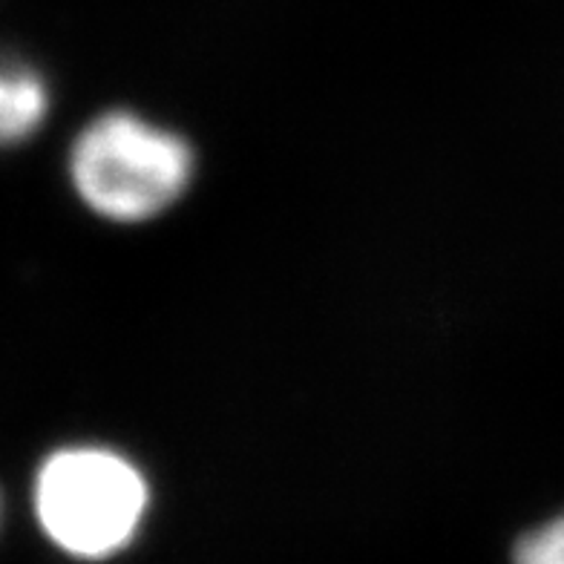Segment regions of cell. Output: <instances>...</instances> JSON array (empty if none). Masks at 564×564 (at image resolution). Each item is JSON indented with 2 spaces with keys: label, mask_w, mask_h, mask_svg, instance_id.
I'll return each instance as SVG.
<instances>
[{
  "label": "cell",
  "mask_w": 564,
  "mask_h": 564,
  "mask_svg": "<svg viewBox=\"0 0 564 564\" xmlns=\"http://www.w3.org/2000/svg\"><path fill=\"white\" fill-rule=\"evenodd\" d=\"M194 173L196 153L185 135L130 110L89 121L69 153L75 194L107 223L156 219L187 194Z\"/></svg>",
  "instance_id": "6da1fadb"
},
{
  "label": "cell",
  "mask_w": 564,
  "mask_h": 564,
  "mask_svg": "<svg viewBox=\"0 0 564 564\" xmlns=\"http://www.w3.org/2000/svg\"><path fill=\"white\" fill-rule=\"evenodd\" d=\"M32 507L55 547L82 562H105L139 535L150 484L139 464L112 446L69 444L41 460Z\"/></svg>",
  "instance_id": "7a4b0ae2"
},
{
  "label": "cell",
  "mask_w": 564,
  "mask_h": 564,
  "mask_svg": "<svg viewBox=\"0 0 564 564\" xmlns=\"http://www.w3.org/2000/svg\"><path fill=\"white\" fill-rule=\"evenodd\" d=\"M50 105L44 73L21 55L0 50V150L32 139L44 127Z\"/></svg>",
  "instance_id": "3957f363"
},
{
  "label": "cell",
  "mask_w": 564,
  "mask_h": 564,
  "mask_svg": "<svg viewBox=\"0 0 564 564\" xmlns=\"http://www.w3.org/2000/svg\"><path fill=\"white\" fill-rule=\"evenodd\" d=\"M512 564H564V516L521 535Z\"/></svg>",
  "instance_id": "277c9868"
}]
</instances>
